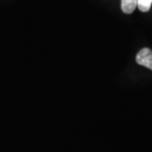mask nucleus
Listing matches in <instances>:
<instances>
[{"instance_id": "1", "label": "nucleus", "mask_w": 152, "mask_h": 152, "mask_svg": "<svg viewBox=\"0 0 152 152\" xmlns=\"http://www.w3.org/2000/svg\"><path fill=\"white\" fill-rule=\"evenodd\" d=\"M136 62L152 70V51L150 48L141 49L136 56Z\"/></svg>"}, {"instance_id": "2", "label": "nucleus", "mask_w": 152, "mask_h": 152, "mask_svg": "<svg viewBox=\"0 0 152 152\" xmlns=\"http://www.w3.org/2000/svg\"><path fill=\"white\" fill-rule=\"evenodd\" d=\"M138 0H121V9L125 14H132L137 7Z\"/></svg>"}, {"instance_id": "3", "label": "nucleus", "mask_w": 152, "mask_h": 152, "mask_svg": "<svg viewBox=\"0 0 152 152\" xmlns=\"http://www.w3.org/2000/svg\"><path fill=\"white\" fill-rule=\"evenodd\" d=\"M152 0H138L137 7L142 12H148L151 7Z\"/></svg>"}]
</instances>
